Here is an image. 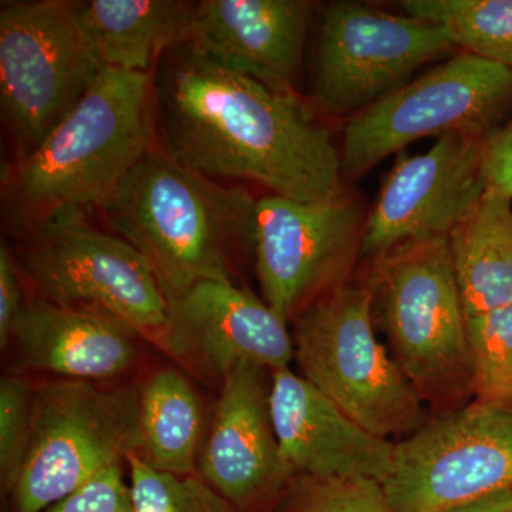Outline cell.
Masks as SVG:
<instances>
[{"label":"cell","mask_w":512,"mask_h":512,"mask_svg":"<svg viewBox=\"0 0 512 512\" xmlns=\"http://www.w3.org/2000/svg\"><path fill=\"white\" fill-rule=\"evenodd\" d=\"M255 202L156 144L101 211L147 259L171 302L200 282H235L239 258L254 252Z\"/></svg>","instance_id":"3"},{"label":"cell","mask_w":512,"mask_h":512,"mask_svg":"<svg viewBox=\"0 0 512 512\" xmlns=\"http://www.w3.org/2000/svg\"><path fill=\"white\" fill-rule=\"evenodd\" d=\"M124 463L107 467L43 512H133Z\"/></svg>","instance_id":"27"},{"label":"cell","mask_w":512,"mask_h":512,"mask_svg":"<svg viewBox=\"0 0 512 512\" xmlns=\"http://www.w3.org/2000/svg\"><path fill=\"white\" fill-rule=\"evenodd\" d=\"M390 512H437L512 490V403L441 413L396 443L382 485Z\"/></svg>","instance_id":"9"},{"label":"cell","mask_w":512,"mask_h":512,"mask_svg":"<svg viewBox=\"0 0 512 512\" xmlns=\"http://www.w3.org/2000/svg\"><path fill=\"white\" fill-rule=\"evenodd\" d=\"M360 210L349 198L255 202L254 256L264 301L286 323L320 295L346 284L362 247Z\"/></svg>","instance_id":"12"},{"label":"cell","mask_w":512,"mask_h":512,"mask_svg":"<svg viewBox=\"0 0 512 512\" xmlns=\"http://www.w3.org/2000/svg\"><path fill=\"white\" fill-rule=\"evenodd\" d=\"M276 512H390L382 484L296 478Z\"/></svg>","instance_id":"26"},{"label":"cell","mask_w":512,"mask_h":512,"mask_svg":"<svg viewBox=\"0 0 512 512\" xmlns=\"http://www.w3.org/2000/svg\"><path fill=\"white\" fill-rule=\"evenodd\" d=\"M137 333L119 320L30 296L10 343L26 365L66 380L113 379L136 363Z\"/></svg>","instance_id":"18"},{"label":"cell","mask_w":512,"mask_h":512,"mask_svg":"<svg viewBox=\"0 0 512 512\" xmlns=\"http://www.w3.org/2000/svg\"><path fill=\"white\" fill-rule=\"evenodd\" d=\"M151 77L156 144L178 163L289 200L340 195L342 156L298 94L232 72L188 42L168 49Z\"/></svg>","instance_id":"1"},{"label":"cell","mask_w":512,"mask_h":512,"mask_svg":"<svg viewBox=\"0 0 512 512\" xmlns=\"http://www.w3.org/2000/svg\"><path fill=\"white\" fill-rule=\"evenodd\" d=\"M390 353L424 403L441 413L473 396L467 316L448 237L377 258L369 284Z\"/></svg>","instance_id":"4"},{"label":"cell","mask_w":512,"mask_h":512,"mask_svg":"<svg viewBox=\"0 0 512 512\" xmlns=\"http://www.w3.org/2000/svg\"><path fill=\"white\" fill-rule=\"evenodd\" d=\"M133 512H237L200 474L157 470L127 454Z\"/></svg>","instance_id":"24"},{"label":"cell","mask_w":512,"mask_h":512,"mask_svg":"<svg viewBox=\"0 0 512 512\" xmlns=\"http://www.w3.org/2000/svg\"><path fill=\"white\" fill-rule=\"evenodd\" d=\"M268 370L242 363L224 377L197 473L237 512L278 507L295 483L269 409Z\"/></svg>","instance_id":"15"},{"label":"cell","mask_w":512,"mask_h":512,"mask_svg":"<svg viewBox=\"0 0 512 512\" xmlns=\"http://www.w3.org/2000/svg\"><path fill=\"white\" fill-rule=\"evenodd\" d=\"M23 238L16 259L32 296L103 313L160 346L168 302L153 268L126 239L77 211L55 215Z\"/></svg>","instance_id":"7"},{"label":"cell","mask_w":512,"mask_h":512,"mask_svg":"<svg viewBox=\"0 0 512 512\" xmlns=\"http://www.w3.org/2000/svg\"><path fill=\"white\" fill-rule=\"evenodd\" d=\"M485 191L512 200V128L488 134L483 161Z\"/></svg>","instance_id":"29"},{"label":"cell","mask_w":512,"mask_h":512,"mask_svg":"<svg viewBox=\"0 0 512 512\" xmlns=\"http://www.w3.org/2000/svg\"><path fill=\"white\" fill-rule=\"evenodd\" d=\"M35 386L25 377L0 380V480L12 494L28 454Z\"/></svg>","instance_id":"25"},{"label":"cell","mask_w":512,"mask_h":512,"mask_svg":"<svg viewBox=\"0 0 512 512\" xmlns=\"http://www.w3.org/2000/svg\"><path fill=\"white\" fill-rule=\"evenodd\" d=\"M512 100V69L461 53L350 117L343 173L359 175L424 137L487 130Z\"/></svg>","instance_id":"11"},{"label":"cell","mask_w":512,"mask_h":512,"mask_svg":"<svg viewBox=\"0 0 512 512\" xmlns=\"http://www.w3.org/2000/svg\"><path fill=\"white\" fill-rule=\"evenodd\" d=\"M137 454L157 470L195 474L200 460L202 404L180 370L164 367L138 389Z\"/></svg>","instance_id":"21"},{"label":"cell","mask_w":512,"mask_h":512,"mask_svg":"<svg viewBox=\"0 0 512 512\" xmlns=\"http://www.w3.org/2000/svg\"><path fill=\"white\" fill-rule=\"evenodd\" d=\"M138 390L83 380L35 387L32 434L12 512H43L137 453Z\"/></svg>","instance_id":"8"},{"label":"cell","mask_w":512,"mask_h":512,"mask_svg":"<svg viewBox=\"0 0 512 512\" xmlns=\"http://www.w3.org/2000/svg\"><path fill=\"white\" fill-rule=\"evenodd\" d=\"M512 512V511H511Z\"/></svg>","instance_id":"32"},{"label":"cell","mask_w":512,"mask_h":512,"mask_svg":"<svg viewBox=\"0 0 512 512\" xmlns=\"http://www.w3.org/2000/svg\"><path fill=\"white\" fill-rule=\"evenodd\" d=\"M269 409L295 478L383 485L392 474L396 443L363 429L291 369L271 373Z\"/></svg>","instance_id":"16"},{"label":"cell","mask_w":512,"mask_h":512,"mask_svg":"<svg viewBox=\"0 0 512 512\" xmlns=\"http://www.w3.org/2000/svg\"><path fill=\"white\" fill-rule=\"evenodd\" d=\"M82 8L40 0L0 10V109L15 161L33 153L107 69L84 30Z\"/></svg>","instance_id":"6"},{"label":"cell","mask_w":512,"mask_h":512,"mask_svg":"<svg viewBox=\"0 0 512 512\" xmlns=\"http://www.w3.org/2000/svg\"><path fill=\"white\" fill-rule=\"evenodd\" d=\"M369 285L336 286L292 320L299 375L377 437L410 436L423 400L377 339Z\"/></svg>","instance_id":"5"},{"label":"cell","mask_w":512,"mask_h":512,"mask_svg":"<svg viewBox=\"0 0 512 512\" xmlns=\"http://www.w3.org/2000/svg\"><path fill=\"white\" fill-rule=\"evenodd\" d=\"M487 130L440 137L429 151L400 156L387 175L363 228L360 254L448 237L483 197Z\"/></svg>","instance_id":"13"},{"label":"cell","mask_w":512,"mask_h":512,"mask_svg":"<svg viewBox=\"0 0 512 512\" xmlns=\"http://www.w3.org/2000/svg\"><path fill=\"white\" fill-rule=\"evenodd\" d=\"M312 13L306 0H202L184 42L275 92L296 94Z\"/></svg>","instance_id":"17"},{"label":"cell","mask_w":512,"mask_h":512,"mask_svg":"<svg viewBox=\"0 0 512 512\" xmlns=\"http://www.w3.org/2000/svg\"><path fill=\"white\" fill-rule=\"evenodd\" d=\"M512 511V490L501 491L477 498L468 503L453 505L437 512H511Z\"/></svg>","instance_id":"30"},{"label":"cell","mask_w":512,"mask_h":512,"mask_svg":"<svg viewBox=\"0 0 512 512\" xmlns=\"http://www.w3.org/2000/svg\"><path fill=\"white\" fill-rule=\"evenodd\" d=\"M466 316L512 305V200L485 191L448 235Z\"/></svg>","instance_id":"20"},{"label":"cell","mask_w":512,"mask_h":512,"mask_svg":"<svg viewBox=\"0 0 512 512\" xmlns=\"http://www.w3.org/2000/svg\"><path fill=\"white\" fill-rule=\"evenodd\" d=\"M402 8L440 26L466 53L512 69V0H404Z\"/></svg>","instance_id":"22"},{"label":"cell","mask_w":512,"mask_h":512,"mask_svg":"<svg viewBox=\"0 0 512 512\" xmlns=\"http://www.w3.org/2000/svg\"><path fill=\"white\" fill-rule=\"evenodd\" d=\"M467 339L473 396L512 403V305L468 316Z\"/></svg>","instance_id":"23"},{"label":"cell","mask_w":512,"mask_h":512,"mask_svg":"<svg viewBox=\"0 0 512 512\" xmlns=\"http://www.w3.org/2000/svg\"><path fill=\"white\" fill-rule=\"evenodd\" d=\"M195 3L181 0L83 2L84 30L107 67L148 73L187 36Z\"/></svg>","instance_id":"19"},{"label":"cell","mask_w":512,"mask_h":512,"mask_svg":"<svg viewBox=\"0 0 512 512\" xmlns=\"http://www.w3.org/2000/svg\"><path fill=\"white\" fill-rule=\"evenodd\" d=\"M25 279L18 259L5 244L0 247V348L8 349L13 328L26 302Z\"/></svg>","instance_id":"28"},{"label":"cell","mask_w":512,"mask_h":512,"mask_svg":"<svg viewBox=\"0 0 512 512\" xmlns=\"http://www.w3.org/2000/svg\"><path fill=\"white\" fill-rule=\"evenodd\" d=\"M153 77L107 67L82 101L3 178L5 224L25 235L64 212L103 208L156 146Z\"/></svg>","instance_id":"2"},{"label":"cell","mask_w":512,"mask_h":512,"mask_svg":"<svg viewBox=\"0 0 512 512\" xmlns=\"http://www.w3.org/2000/svg\"><path fill=\"white\" fill-rule=\"evenodd\" d=\"M288 325L235 282L205 281L168 302L167 329L158 348L221 384L242 363L271 373L289 369L295 348Z\"/></svg>","instance_id":"14"},{"label":"cell","mask_w":512,"mask_h":512,"mask_svg":"<svg viewBox=\"0 0 512 512\" xmlns=\"http://www.w3.org/2000/svg\"><path fill=\"white\" fill-rule=\"evenodd\" d=\"M453 47L447 33L426 20L365 3H329L319 16L313 100L325 113L350 119Z\"/></svg>","instance_id":"10"},{"label":"cell","mask_w":512,"mask_h":512,"mask_svg":"<svg viewBox=\"0 0 512 512\" xmlns=\"http://www.w3.org/2000/svg\"><path fill=\"white\" fill-rule=\"evenodd\" d=\"M505 127L512 128V121L510 124H507V126H505Z\"/></svg>","instance_id":"31"}]
</instances>
